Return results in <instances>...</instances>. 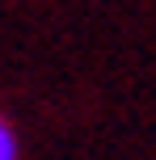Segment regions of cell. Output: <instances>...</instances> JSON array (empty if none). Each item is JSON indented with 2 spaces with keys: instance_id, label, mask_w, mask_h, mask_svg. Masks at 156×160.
<instances>
[{
  "instance_id": "obj_1",
  "label": "cell",
  "mask_w": 156,
  "mask_h": 160,
  "mask_svg": "<svg viewBox=\"0 0 156 160\" xmlns=\"http://www.w3.org/2000/svg\"><path fill=\"white\" fill-rule=\"evenodd\" d=\"M0 160H21V139H17V127L0 114Z\"/></svg>"
}]
</instances>
